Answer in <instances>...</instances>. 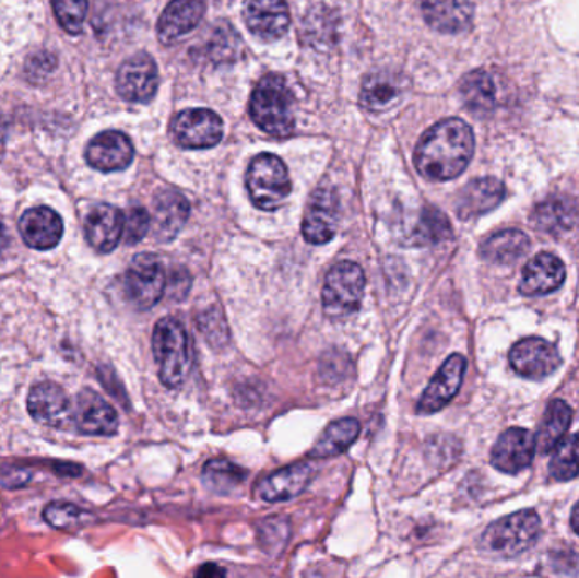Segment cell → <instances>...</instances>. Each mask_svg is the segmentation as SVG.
<instances>
[{"instance_id":"cell-1","label":"cell","mask_w":579,"mask_h":578,"mask_svg":"<svg viewBox=\"0 0 579 578\" xmlns=\"http://www.w3.org/2000/svg\"><path fill=\"white\" fill-rule=\"evenodd\" d=\"M473 153V129L461 119L449 118L425 131L415 148V167L429 180H452L466 170Z\"/></svg>"},{"instance_id":"cell-2","label":"cell","mask_w":579,"mask_h":578,"mask_svg":"<svg viewBox=\"0 0 579 578\" xmlns=\"http://www.w3.org/2000/svg\"><path fill=\"white\" fill-rule=\"evenodd\" d=\"M252 122L273 138H290L295 131L294 98L283 76L264 75L249 98Z\"/></svg>"},{"instance_id":"cell-3","label":"cell","mask_w":579,"mask_h":578,"mask_svg":"<svg viewBox=\"0 0 579 578\" xmlns=\"http://www.w3.org/2000/svg\"><path fill=\"white\" fill-rule=\"evenodd\" d=\"M153 353L158 363L163 386L177 389L185 382L190 368L189 337L174 318H163L153 331Z\"/></svg>"},{"instance_id":"cell-4","label":"cell","mask_w":579,"mask_h":578,"mask_svg":"<svg viewBox=\"0 0 579 578\" xmlns=\"http://www.w3.org/2000/svg\"><path fill=\"white\" fill-rule=\"evenodd\" d=\"M541 519L534 510H519L505 516L486 528L482 538V550L488 555L512 558L527 552L537 543Z\"/></svg>"},{"instance_id":"cell-5","label":"cell","mask_w":579,"mask_h":578,"mask_svg":"<svg viewBox=\"0 0 579 578\" xmlns=\"http://www.w3.org/2000/svg\"><path fill=\"white\" fill-rule=\"evenodd\" d=\"M246 187L252 204L261 211H275L292 192L285 163L271 153H261L249 163Z\"/></svg>"},{"instance_id":"cell-6","label":"cell","mask_w":579,"mask_h":578,"mask_svg":"<svg viewBox=\"0 0 579 578\" xmlns=\"http://www.w3.org/2000/svg\"><path fill=\"white\" fill-rule=\"evenodd\" d=\"M365 287V272L354 261H341L332 267L323 282V314L331 319H343L356 312L362 306Z\"/></svg>"},{"instance_id":"cell-7","label":"cell","mask_w":579,"mask_h":578,"mask_svg":"<svg viewBox=\"0 0 579 578\" xmlns=\"http://www.w3.org/2000/svg\"><path fill=\"white\" fill-rule=\"evenodd\" d=\"M126 295L141 310L151 309L162 300L166 288V272L158 257L141 253L132 258L126 272Z\"/></svg>"},{"instance_id":"cell-8","label":"cell","mask_w":579,"mask_h":578,"mask_svg":"<svg viewBox=\"0 0 579 578\" xmlns=\"http://www.w3.org/2000/svg\"><path fill=\"white\" fill-rule=\"evenodd\" d=\"M27 411L43 426L70 432L72 429L73 399L58 384L39 382L27 396Z\"/></svg>"},{"instance_id":"cell-9","label":"cell","mask_w":579,"mask_h":578,"mask_svg":"<svg viewBox=\"0 0 579 578\" xmlns=\"http://www.w3.org/2000/svg\"><path fill=\"white\" fill-rule=\"evenodd\" d=\"M175 141L185 150H208L223 140V119L211 109L181 110L172 126Z\"/></svg>"},{"instance_id":"cell-10","label":"cell","mask_w":579,"mask_h":578,"mask_svg":"<svg viewBox=\"0 0 579 578\" xmlns=\"http://www.w3.org/2000/svg\"><path fill=\"white\" fill-rule=\"evenodd\" d=\"M119 427L116 409L95 390L83 389L73 399L72 429L85 436H113Z\"/></svg>"},{"instance_id":"cell-11","label":"cell","mask_w":579,"mask_h":578,"mask_svg":"<svg viewBox=\"0 0 579 578\" xmlns=\"http://www.w3.org/2000/svg\"><path fill=\"white\" fill-rule=\"evenodd\" d=\"M158 67L147 54H138L126 60L116 76L117 94L128 103H150L158 91Z\"/></svg>"},{"instance_id":"cell-12","label":"cell","mask_w":579,"mask_h":578,"mask_svg":"<svg viewBox=\"0 0 579 578\" xmlns=\"http://www.w3.org/2000/svg\"><path fill=\"white\" fill-rule=\"evenodd\" d=\"M338 223V193L329 187H320L310 197L302 221V235L310 245H326L334 238Z\"/></svg>"},{"instance_id":"cell-13","label":"cell","mask_w":579,"mask_h":578,"mask_svg":"<svg viewBox=\"0 0 579 578\" xmlns=\"http://www.w3.org/2000/svg\"><path fill=\"white\" fill-rule=\"evenodd\" d=\"M464 371H466V359H464V356H449L445 365L434 375L427 389L422 393L417 405L418 414L427 416V414L442 411L461 389Z\"/></svg>"},{"instance_id":"cell-14","label":"cell","mask_w":579,"mask_h":578,"mask_svg":"<svg viewBox=\"0 0 579 578\" xmlns=\"http://www.w3.org/2000/svg\"><path fill=\"white\" fill-rule=\"evenodd\" d=\"M245 23L261 42L283 38L290 26V9L285 0H246Z\"/></svg>"},{"instance_id":"cell-15","label":"cell","mask_w":579,"mask_h":578,"mask_svg":"<svg viewBox=\"0 0 579 578\" xmlns=\"http://www.w3.org/2000/svg\"><path fill=\"white\" fill-rule=\"evenodd\" d=\"M513 370L531 380L550 377L560 365V356L550 341L542 338H525L510 352Z\"/></svg>"},{"instance_id":"cell-16","label":"cell","mask_w":579,"mask_h":578,"mask_svg":"<svg viewBox=\"0 0 579 578\" xmlns=\"http://www.w3.org/2000/svg\"><path fill=\"white\" fill-rule=\"evenodd\" d=\"M535 436L523 427L507 429L492 450V465L504 473H519L534 460Z\"/></svg>"},{"instance_id":"cell-17","label":"cell","mask_w":579,"mask_h":578,"mask_svg":"<svg viewBox=\"0 0 579 578\" xmlns=\"http://www.w3.org/2000/svg\"><path fill=\"white\" fill-rule=\"evenodd\" d=\"M63 231L60 214L46 205L27 209L20 220L21 238L33 250H54L63 238Z\"/></svg>"},{"instance_id":"cell-18","label":"cell","mask_w":579,"mask_h":578,"mask_svg":"<svg viewBox=\"0 0 579 578\" xmlns=\"http://www.w3.org/2000/svg\"><path fill=\"white\" fill-rule=\"evenodd\" d=\"M85 158L98 172L125 170L134 158V146L121 131H106L88 143Z\"/></svg>"},{"instance_id":"cell-19","label":"cell","mask_w":579,"mask_h":578,"mask_svg":"<svg viewBox=\"0 0 579 578\" xmlns=\"http://www.w3.org/2000/svg\"><path fill=\"white\" fill-rule=\"evenodd\" d=\"M208 11V0H172L158 21V38L174 45L199 26Z\"/></svg>"},{"instance_id":"cell-20","label":"cell","mask_w":579,"mask_h":578,"mask_svg":"<svg viewBox=\"0 0 579 578\" xmlns=\"http://www.w3.org/2000/svg\"><path fill=\"white\" fill-rule=\"evenodd\" d=\"M85 238L98 253H110L121 243L125 214L110 204H98L85 217Z\"/></svg>"},{"instance_id":"cell-21","label":"cell","mask_w":579,"mask_h":578,"mask_svg":"<svg viewBox=\"0 0 579 578\" xmlns=\"http://www.w3.org/2000/svg\"><path fill=\"white\" fill-rule=\"evenodd\" d=\"M312 476L314 467L302 461L268 475L258 484L257 494L267 503H285L300 495L312 481Z\"/></svg>"},{"instance_id":"cell-22","label":"cell","mask_w":579,"mask_h":578,"mask_svg":"<svg viewBox=\"0 0 579 578\" xmlns=\"http://www.w3.org/2000/svg\"><path fill=\"white\" fill-rule=\"evenodd\" d=\"M425 23L446 35L463 33L473 21L470 0H418Z\"/></svg>"},{"instance_id":"cell-23","label":"cell","mask_w":579,"mask_h":578,"mask_svg":"<svg viewBox=\"0 0 579 578\" xmlns=\"http://www.w3.org/2000/svg\"><path fill=\"white\" fill-rule=\"evenodd\" d=\"M505 199V186L493 177L476 178L471 180L456 202V212L461 220H471L497 209Z\"/></svg>"},{"instance_id":"cell-24","label":"cell","mask_w":579,"mask_h":578,"mask_svg":"<svg viewBox=\"0 0 579 578\" xmlns=\"http://www.w3.org/2000/svg\"><path fill=\"white\" fill-rule=\"evenodd\" d=\"M565 279V263L556 255L541 253L527 263L519 288L523 295H546L557 291Z\"/></svg>"},{"instance_id":"cell-25","label":"cell","mask_w":579,"mask_h":578,"mask_svg":"<svg viewBox=\"0 0 579 578\" xmlns=\"http://www.w3.org/2000/svg\"><path fill=\"white\" fill-rule=\"evenodd\" d=\"M190 216V204L180 192L163 190L155 199V235L159 241H172Z\"/></svg>"},{"instance_id":"cell-26","label":"cell","mask_w":579,"mask_h":578,"mask_svg":"<svg viewBox=\"0 0 579 578\" xmlns=\"http://www.w3.org/2000/svg\"><path fill=\"white\" fill-rule=\"evenodd\" d=\"M402 89V80L395 73H371L363 82L359 101H362V106L366 107V109L380 113V110L390 109L391 106H395L399 103Z\"/></svg>"},{"instance_id":"cell-27","label":"cell","mask_w":579,"mask_h":578,"mask_svg":"<svg viewBox=\"0 0 579 578\" xmlns=\"http://www.w3.org/2000/svg\"><path fill=\"white\" fill-rule=\"evenodd\" d=\"M532 221L537 229L546 231L550 235H560L575 226L578 208L571 199L551 197L535 208Z\"/></svg>"},{"instance_id":"cell-28","label":"cell","mask_w":579,"mask_h":578,"mask_svg":"<svg viewBox=\"0 0 579 578\" xmlns=\"http://www.w3.org/2000/svg\"><path fill=\"white\" fill-rule=\"evenodd\" d=\"M464 106L473 114L485 116L492 113L497 104V87L492 75L485 70H473L466 73L459 84Z\"/></svg>"},{"instance_id":"cell-29","label":"cell","mask_w":579,"mask_h":578,"mask_svg":"<svg viewBox=\"0 0 579 578\" xmlns=\"http://www.w3.org/2000/svg\"><path fill=\"white\" fill-rule=\"evenodd\" d=\"M531 241L527 238L525 233L520 229H504L500 233L489 236L482 245V257L492 263L500 266H510L523 257L529 250Z\"/></svg>"},{"instance_id":"cell-30","label":"cell","mask_w":579,"mask_h":578,"mask_svg":"<svg viewBox=\"0 0 579 578\" xmlns=\"http://www.w3.org/2000/svg\"><path fill=\"white\" fill-rule=\"evenodd\" d=\"M572 411L565 401H553L547 405L541 426H539L537 436H535V446L541 453H550L559 445L560 439L565 438L571 426Z\"/></svg>"},{"instance_id":"cell-31","label":"cell","mask_w":579,"mask_h":578,"mask_svg":"<svg viewBox=\"0 0 579 578\" xmlns=\"http://www.w3.org/2000/svg\"><path fill=\"white\" fill-rule=\"evenodd\" d=\"M362 433V424L354 417L334 421L326 427L319 441L312 448L314 458L338 457L350 450L357 436Z\"/></svg>"},{"instance_id":"cell-32","label":"cell","mask_w":579,"mask_h":578,"mask_svg":"<svg viewBox=\"0 0 579 578\" xmlns=\"http://www.w3.org/2000/svg\"><path fill=\"white\" fill-rule=\"evenodd\" d=\"M203 484L217 494H229L248 479V472L226 458H214L203 467Z\"/></svg>"},{"instance_id":"cell-33","label":"cell","mask_w":579,"mask_h":578,"mask_svg":"<svg viewBox=\"0 0 579 578\" xmlns=\"http://www.w3.org/2000/svg\"><path fill=\"white\" fill-rule=\"evenodd\" d=\"M553 451L550 470L556 481H571L579 475V435L560 439Z\"/></svg>"},{"instance_id":"cell-34","label":"cell","mask_w":579,"mask_h":578,"mask_svg":"<svg viewBox=\"0 0 579 578\" xmlns=\"http://www.w3.org/2000/svg\"><path fill=\"white\" fill-rule=\"evenodd\" d=\"M452 227L448 217L436 208H425L414 231L418 245H437L451 238Z\"/></svg>"},{"instance_id":"cell-35","label":"cell","mask_w":579,"mask_h":578,"mask_svg":"<svg viewBox=\"0 0 579 578\" xmlns=\"http://www.w3.org/2000/svg\"><path fill=\"white\" fill-rule=\"evenodd\" d=\"M55 17L68 35H79L88 12V0H51Z\"/></svg>"},{"instance_id":"cell-36","label":"cell","mask_w":579,"mask_h":578,"mask_svg":"<svg viewBox=\"0 0 579 578\" xmlns=\"http://www.w3.org/2000/svg\"><path fill=\"white\" fill-rule=\"evenodd\" d=\"M150 212L144 208H140V205H135V208L129 209L128 214L125 216L122 238L128 245H138L150 233Z\"/></svg>"},{"instance_id":"cell-37","label":"cell","mask_w":579,"mask_h":578,"mask_svg":"<svg viewBox=\"0 0 579 578\" xmlns=\"http://www.w3.org/2000/svg\"><path fill=\"white\" fill-rule=\"evenodd\" d=\"M45 521L58 530H67L72 526L80 524L82 519V510L79 507L73 506L70 503H51L46 506L45 509Z\"/></svg>"},{"instance_id":"cell-38","label":"cell","mask_w":579,"mask_h":578,"mask_svg":"<svg viewBox=\"0 0 579 578\" xmlns=\"http://www.w3.org/2000/svg\"><path fill=\"white\" fill-rule=\"evenodd\" d=\"M55 58L48 54L34 55L29 61H27L26 73L33 82H42L46 75L54 72Z\"/></svg>"},{"instance_id":"cell-39","label":"cell","mask_w":579,"mask_h":578,"mask_svg":"<svg viewBox=\"0 0 579 578\" xmlns=\"http://www.w3.org/2000/svg\"><path fill=\"white\" fill-rule=\"evenodd\" d=\"M9 243L11 239H9L8 227L0 221V260L4 258L5 251H8Z\"/></svg>"},{"instance_id":"cell-40","label":"cell","mask_w":579,"mask_h":578,"mask_svg":"<svg viewBox=\"0 0 579 578\" xmlns=\"http://www.w3.org/2000/svg\"><path fill=\"white\" fill-rule=\"evenodd\" d=\"M224 574H226V571H224L223 568L215 567V565H205V567H202L199 570L200 577H212V575L221 577V575Z\"/></svg>"},{"instance_id":"cell-41","label":"cell","mask_w":579,"mask_h":578,"mask_svg":"<svg viewBox=\"0 0 579 578\" xmlns=\"http://www.w3.org/2000/svg\"><path fill=\"white\" fill-rule=\"evenodd\" d=\"M571 526L575 533L579 536V503L576 504L575 509H572Z\"/></svg>"}]
</instances>
